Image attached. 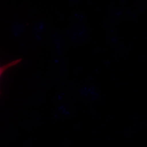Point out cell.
Segmentation results:
<instances>
[{
    "instance_id": "1",
    "label": "cell",
    "mask_w": 147,
    "mask_h": 147,
    "mask_svg": "<svg viewBox=\"0 0 147 147\" xmlns=\"http://www.w3.org/2000/svg\"><path fill=\"white\" fill-rule=\"evenodd\" d=\"M21 61H22V59H18L13 61L9 63L6 64L5 65L1 67V68H0V75L1 76V75H2L3 74L5 71V70L7 69L9 67H11L17 64L20 63Z\"/></svg>"
}]
</instances>
